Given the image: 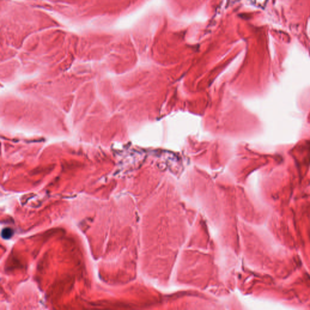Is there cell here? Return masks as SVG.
I'll list each match as a JSON object with an SVG mask.
<instances>
[{
	"instance_id": "cell-1",
	"label": "cell",
	"mask_w": 310,
	"mask_h": 310,
	"mask_svg": "<svg viewBox=\"0 0 310 310\" xmlns=\"http://www.w3.org/2000/svg\"><path fill=\"white\" fill-rule=\"evenodd\" d=\"M13 235V231L11 229L5 228L2 232V236L5 239H8L12 236Z\"/></svg>"
}]
</instances>
